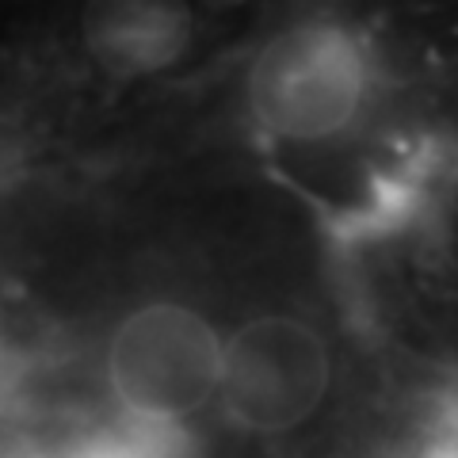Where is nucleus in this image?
I'll use <instances>...</instances> for the list:
<instances>
[{"mask_svg": "<svg viewBox=\"0 0 458 458\" xmlns=\"http://www.w3.org/2000/svg\"><path fill=\"white\" fill-rule=\"evenodd\" d=\"M0 279H4V252H0Z\"/></svg>", "mask_w": 458, "mask_h": 458, "instance_id": "nucleus-7", "label": "nucleus"}, {"mask_svg": "<svg viewBox=\"0 0 458 458\" xmlns=\"http://www.w3.org/2000/svg\"><path fill=\"white\" fill-rule=\"evenodd\" d=\"M176 47H180L176 20L157 16V12H119V16L96 20L92 31V54L111 73L161 65Z\"/></svg>", "mask_w": 458, "mask_h": 458, "instance_id": "nucleus-5", "label": "nucleus"}, {"mask_svg": "<svg viewBox=\"0 0 458 458\" xmlns=\"http://www.w3.org/2000/svg\"><path fill=\"white\" fill-rule=\"evenodd\" d=\"M333 390V352L318 325L267 310L225 333L218 412L245 436L276 439L306 428Z\"/></svg>", "mask_w": 458, "mask_h": 458, "instance_id": "nucleus-3", "label": "nucleus"}, {"mask_svg": "<svg viewBox=\"0 0 458 458\" xmlns=\"http://www.w3.org/2000/svg\"><path fill=\"white\" fill-rule=\"evenodd\" d=\"M370 96V50L328 20L276 31L245 73V111L264 138L310 146L344 134Z\"/></svg>", "mask_w": 458, "mask_h": 458, "instance_id": "nucleus-2", "label": "nucleus"}, {"mask_svg": "<svg viewBox=\"0 0 458 458\" xmlns=\"http://www.w3.org/2000/svg\"><path fill=\"white\" fill-rule=\"evenodd\" d=\"M16 458H183V443L138 432L104 412L96 420H54Z\"/></svg>", "mask_w": 458, "mask_h": 458, "instance_id": "nucleus-4", "label": "nucleus"}, {"mask_svg": "<svg viewBox=\"0 0 458 458\" xmlns=\"http://www.w3.org/2000/svg\"><path fill=\"white\" fill-rule=\"evenodd\" d=\"M225 333L191 302L149 298L123 310L99 344L107 412L138 432L188 443L195 420L218 409Z\"/></svg>", "mask_w": 458, "mask_h": 458, "instance_id": "nucleus-1", "label": "nucleus"}, {"mask_svg": "<svg viewBox=\"0 0 458 458\" xmlns=\"http://www.w3.org/2000/svg\"><path fill=\"white\" fill-rule=\"evenodd\" d=\"M405 458H458V409L443 412L439 420L428 424L424 439Z\"/></svg>", "mask_w": 458, "mask_h": 458, "instance_id": "nucleus-6", "label": "nucleus"}]
</instances>
